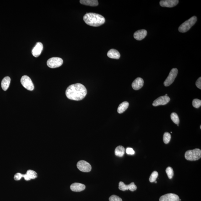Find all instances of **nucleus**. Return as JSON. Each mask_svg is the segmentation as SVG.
Listing matches in <instances>:
<instances>
[{"mask_svg":"<svg viewBox=\"0 0 201 201\" xmlns=\"http://www.w3.org/2000/svg\"><path fill=\"white\" fill-rule=\"evenodd\" d=\"M87 90L83 85L77 83L70 85L67 88L66 95L68 99L75 100H81L86 96Z\"/></svg>","mask_w":201,"mask_h":201,"instance_id":"f257e3e1","label":"nucleus"},{"mask_svg":"<svg viewBox=\"0 0 201 201\" xmlns=\"http://www.w3.org/2000/svg\"><path fill=\"white\" fill-rule=\"evenodd\" d=\"M83 19L87 25L95 27L101 26L105 22L104 17L96 13H86L84 16Z\"/></svg>","mask_w":201,"mask_h":201,"instance_id":"f03ea898","label":"nucleus"},{"mask_svg":"<svg viewBox=\"0 0 201 201\" xmlns=\"http://www.w3.org/2000/svg\"><path fill=\"white\" fill-rule=\"evenodd\" d=\"M197 21L196 16H193L190 19L184 22L178 28L179 31L180 33H184L186 32L189 31L192 27L194 26Z\"/></svg>","mask_w":201,"mask_h":201,"instance_id":"7ed1b4c3","label":"nucleus"},{"mask_svg":"<svg viewBox=\"0 0 201 201\" xmlns=\"http://www.w3.org/2000/svg\"><path fill=\"white\" fill-rule=\"evenodd\" d=\"M201 157V150L199 149L187 150L185 154V158L189 160H199Z\"/></svg>","mask_w":201,"mask_h":201,"instance_id":"20e7f679","label":"nucleus"},{"mask_svg":"<svg viewBox=\"0 0 201 201\" xmlns=\"http://www.w3.org/2000/svg\"><path fill=\"white\" fill-rule=\"evenodd\" d=\"M63 60L62 58L57 57L50 58L47 61V65L50 68H58L62 65Z\"/></svg>","mask_w":201,"mask_h":201,"instance_id":"39448f33","label":"nucleus"},{"mask_svg":"<svg viewBox=\"0 0 201 201\" xmlns=\"http://www.w3.org/2000/svg\"><path fill=\"white\" fill-rule=\"evenodd\" d=\"M21 84L26 89L32 91L34 90V85L29 77L24 75L21 79Z\"/></svg>","mask_w":201,"mask_h":201,"instance_id":"423d86ee","label":"nucleus"},{"mask_svg":"<svg viewBox=\"0 0 201 201\" xmlns=\"http://www.w3.org/2000/svg\"><path fill=\"white\" fill-rule=\"evenodd\" d=\"M178 73V70L177 68L172 69L171 70L168 76L164 82V84L165 86H169L173 83L175 78H176Z\"/></svg>","mask_w":201,"mask_h":201,"instance_id":"0eeeda50","label":"nucleus"},{"mask_svg":"<svg viewBox=\"0 0 201 201\" xmlns=\"http://www.w3.org/2000/svg\"><path fill=\"white\" fill-rule=\"evenodd\" d=\"M77 167L79 170L83 172H89L92 169L91 165L84 160L79 161L77 164Z\"/></svg>","mask_w":201,"mask_h":201,"instance_id":"6e6552de","label":"nucleus"},{"mask_svg":"<svg viewBox=\"0 0 201 201\" xmlns=\"http://www.w3.org/2000/svg\"><path fill=\"white\" fill-rule=\"evenodd\" d=\"M18 177L20 179L23 177L26 181H30L31 179H34L37 177V174L35 171L29 170L27 171L26 174H23L19 172Z\"/></svg>","mask_w":201,"mask_h":201,"instance_id":"1a4fd4ad","label":"nucleus"},{"mask_svg":"<svg viewBox=\"0 0 201 201\" xmlns=\"http://www.w3.org/2000/svg\"><path fill=\"white\" fill-rule=\"evenodd\" d=\"M170 98L168 96H162L159 97L153 102V106L157 107L159 105H165L170 102Z\"/></svg>","mask_w":201,"mask_h":201,"instance_id":"9d476101","label":"nucleus"},{"mask_svg":"<svg viewBox=\"0 0 201 201\" xmlns=\"http://www.w3.org/2000/svg\"><path fill=\"white\" fill-rule=\"evenodd\" d=\"M119 189L120 190L125 191L130 190L132 192H134L136 190L137 187L133 182H132L128 185H125L123 182H120L119 183Z\"/></svg>","mask_w":201,"mask_h":201,"instance_id":"9b49d317","label":"nucleus"},{"mask_svg":"<svg viewBox=\"0 0 201 201\" xmlns=\"http://www.w3.org/2000/svg\"><path fill=\"white\" fill-rule=\"evenodd\" d=\"M180 198L177 194L173 193H168L161 196L160 201H179Z\"/></svg>","mask_w":201,"mask_h":201,"instance_id":"f8f14e48","label":"nucleus"},{"mask_svg":"<svg viewBox=\"0 0 201 201\" xmlns=\"http://www.w3.org/2000/svg\"><path fill=\"white\" fill-rule=\"evenodd\" d=\"M178 2V0H162L160 1V4L164 7L172 8L176 6Z\"/></svg>","mask_w":201,"mask_h":201,"instance_id":"ddd939ff","label":"nucleus"},{"mask_svg":"<svg viewBox=\"0 0 201 201\" xmlns=\"http://www.w3.org/2000/svg\"><path fill=\"white\" fill-rule=\"evenodd\" d=\"M43 48L42 43L41 42L37 43L32 51L33 56L36 58L39 56L43 51Z\"/></svg>","mask_w":201,"mask_h":201,"instance_id":"4468645a","label":"nucleus"},{"mask_svg":"<svg viewBox=\"0 0 201 201\" xmlns=\"http://www.w3.org/2000/svg\"><path fill=\"white\" fill-rule=\"evenodd\" d=\"M144 80L141 78H137L132 83V87L135 90H140L143 86Z\"/></svg>","mask_w":201,"mask_h":201,"instance_id":"2eb2a0df","label":"nucleus"},{"mask_svg":"<svg viewBox=\"0 0 201 201\" xmlns=\"http://www.w3.org/2000/svg\"><path fill=\"white\" fill-rule=\"evenodd\" d=\"M147 31L145 30H141L135 32L134 34V37L139 41L144 39L147 36Z\"/></svg>","mask_w":201,"mask_h":201,"instance_id":"dca6fc26","label":"nucleus"},{"mask_svg":"<svg viewBox=\"0 0 201 201\" xmlns=\"http://www.w3.org/2000/svg\"><path fill=\"white\" fill-rule=\"evenodd\" d=\"M85 185L84 184L79 183H74L70 185V189L74 192H80L85 190Z\"/></svg>","mask_w":201,"mask_h":201,"instance_id":"f3484780","label":"nucleus"},{"mask_svg":"<svg viewBox=\"0 0 201 201\" xmlns=\"http://www.w3.org/2000/svg\"><path fill=\"white\" fill-rule=\"evenodd\" d=\"M107 56L110 58L118 59L120 58V54L117 50L111 49L108 51L107 53Z\"/></svg>","mask_w":201,"mask_h":201,"instance_id":"a211bd4d","label":"nucleus"},{"mask_svg":"<svg viewBox=\"0 0 201 201\" xmlns=\"http://www.w3.org/2000/svg\"><path fill=\"white\" fill-rule=\"evenodd\" d=\"M10 83H11V78L9 77L6 76L3 79L1 83V86L3 90L6 91L8 89Z\"/></svg>","mask_w":201,"mask_h":201,"instance_id":"6ab92c4d","label":"nucleus"},{"mask_svg":"<svg viewBox=\"0 0 201 201\" xmlns=\"http://www.w3.org/2000/svg\"><path fill=\"white\" fill-rule=\"evenodd\" d=\"M80 2L82 4L90 6H96L98 5L97 0H80Z\"/></svg>","mask_w":201,"mask_h":201,"instance_id":"aec40b11","label":"nucleus"},{"mask_svg":"<svg viewBox=\"0 0 201 201\" xmlns=\"http://www.w3.org/2000/svg\"><path fill=\"white\" fill-rule=\"evenodd\" d=\"M129 106V103L128 102L125 101L120 104L117 109V112L119 114L124 113L126 110Z\"/></svg>","mask_w":201,"mask_h":201,"instance_id":"412c9836","label":"nucleus"},{"mask_svg":"<svg viewBox=\"0 0 201 201\" xmlns=\"http://www.w3.org/2000/svg\"><path fill=\"white\" fill-rule=\"evenodd\" d=\"M125 153V147L122 146H119L115 149V155L118 157L123 156Z\"/></svg>","mask_w":201,"mask_h":201,"instance_id":"4be33fe9","label":"nucleus"},{"mask_svg":"<svg viewBox=\"0 0 201 201\" xmlns=\"http://www.w3.org/2000/svg\"><path fill=\"white\" fill-rule=\"evenodd\" d=\"M171 118L174 123L179 124L180 123V120L177 114L175 113H172L171 115Z\"/></svg>","mask_w":201,"mask_h":201,"instance_id":"5701e85b","label":"nucleus"},{"mask_svg":"<svg viewBox=\"0 0 201 201\" xmlns=\"http://www.w3.org/2000/svg\"><path fill=\"white\" fill-rule=\"evenodd\" d=\"M171 139V134L168 132L164 133L163 136V141L165 144H168L170 142Z\"/></svg>","mask_w":201,"mask_h":201,"instance_id":"b1692460","label":"nucleus"},{"mask_svg":"<svg viewBox=\"0 0 201 201\" xmlns=\"http://www.w3.org/2000/svg\"><path fill=\"white\" fill-rule=\"evenodd\" d=\"M166 172L169 179L172 178L174 176V171L171 167H169L166 170Z\"/></svg>","mask_w":201,"mask_h":201,"instance_id":"393cba45","label":"nucleus"},{"mask_svg":"<svg viewBox=\"0 0 201 201\" xmlns=\"http://www.w3.org/2000/svg\"><path fill=\"white\" fill-rule=\"evenodd\" d=\"M158 176V173L156 171H154L152 172L150 178V181L151 182H153L156 180L157 177Z\"/></svg>","mask_w":201,"mask_h":201,"instance_id":"a878e982","label":"nucleus"},{"mask_svg":"<svg viewBox=\"0 0 201 201\" xmlns=\"http://www.w3.org/2000/svg\"><path fill=\"white\" fill-rule=\"evenodd\" d=\"M192 104L196 108H199L201 105V100L198 99H195L192 100Z\"/></svg>","mask_w":201,"mask_h":201,"instance_id":"bb28decb","label":"nucleus"},{"mask_svg":"<svg viewBox=\"0 0 201 201\" xmlns=\"http://www.w3.org/2000/svg\"><path fill=\"white\" fill-rule=\"evenodd\" d=\"M109 200L110 201H123L120 197L115 195L111 196L109 199Z\"/></svg>","mask_w":201,"mask_h":201,"instance_id":"cd10ccee","label":"nucleus"},{"mask_svg":"<svg viewBox=\"0 0 201 201\" xmlns=\"http://www.w3.org/2000/svg\"><path fill=\"white\" fill-rule=\"evenodd\" d=\"M126 152L127 154L130 155H133L135 153V151L133 148L128 147L126 149Z\"/></svg>","mask_w":201,"mask_h":201,"instance_id":"c85d7f7f","label":"nucleus"},{"mask_svg":"<svg viewBox=\"0 0 201 201\" xmlns=\"http://www.w3.org/2000/svg\"><path fill=\"white\" fill-rule=\"evenodd\" d=\"M196 86L198 88L201 89V77H200L198 79H197L196 83Z\"/></svg>","mask_w":201,"mask_h":201,"instance_id":"c756f323","label":"nucleus"},{"mask_svg":"<svg viewBox=\"0 0 201 201\" xmlns=\"http://www.w3.org/2000/svg\"><path fill=\"white\" fill-rule=\"evenodd\" d=\"M155 182V183H157V182L156 181H155V182Z\"/></svg>","mask_w":201,"mask_h":201,"instance_id":"7c9ffc66","label":"nucleus"},{"mask_svg":"<svg viewBox=\"0 0 201 201\" xmlns=\"http://www.w3.org/2000/svg\"><path fill=\"white\" fill-rule=\"evenodd\" d=\"M165 96H168V95L167 94H166V95H165Z\"/></svg>","mask_w":201,"mask_h":201,"instance_id":"2f4dec72","label":"nucleus"},{"mask_svg":"<svg viewBox=\"0 0 201 201\" xmlns=\"http://www.w3.org/2000/svg\"><path fill=\"white\" fill-rule=\"evenodd\" d=\"M177 125H178V126H179V125H178V124H177Z\"/></svg>","mask_w":201,"mask_h":201,"instance_id":"473e14b6","label":"nucleus"},{"mask_svg":"<svg viewBox=\"0 0 201 201\" xmlns=\"http://www.w3.org/2000/svg\"><path fill=\"white\" fill-rule=\"evenodd\" d=\"M200 129H201V125H200Z\"/></svg>","mask_w":201,"mask_h":201,"instance_id":"72a5a7b5","label":"nucleus"}]
</instances>
